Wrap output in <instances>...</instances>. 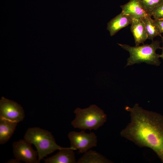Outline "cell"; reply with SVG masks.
Segmentation results:
<instances>
[{
  "label": "cell",
  "instance_id": "cell-1",
  "mask_svg": "<svg viewBox=\"0 0 163 163\" xmlns=\"http://www.w3.org/2000/svg\"><path fill=\"white\" fill-rule=\"evenodd\" d=\"M125 109L130 113V121L121 131V136L140 147L150 148L163 163V116L138 104Z\"/></svg>",
  "mask_w": 163,
  "mask_h": 163
},
{
  "label": "cell",
  "instance_id": "cell-2",
  "mask_svg": "<svg viewBox=\"0 0 163 163\" xmlns=\"http://www.w3.org/2000/svg\"><path fill=\"white\" fill-rule=\"evenodd\" d=\"M160 43L158 40H153L150 44L134 46L125 44H117L129 53L130 56L127 59L126 67L142 62L158 66L161 62L159 60L160 55L156 53V51L158 49H161L160 46Z\"/></svg>",
  "mask_w": 163,
  "mask_h": 163
},
{
  "label": "cell",
  "instance_id": "cell-3",
  "mask_svg": "<svg viewBox=\"0 0 163 163\" xmlns=\"http://www.w3.org/2000/svg\"><path fill=\"white\" fill-rule=\"evenodd\" d=\"M24 139L36 146L39 163L48 155L56 150H60L65 148L56 143L51 132L38 127L29 128L25 134Z\"/></svg>",
  "mask_w": 163,
  "mask_h": 163
},
{
  "label": "cell",
  "instance_id": "cell-4",
  "mask_svg": "<svg viewBox=\"0 0 163 163\" xmlns=\"http://www.w3.org/2000/svg\"><path fill=\"white\" fill-rule=\"evenodd\" d=\"M74 113L75 117L71 122V125L75 128L97 130L107 121L106 114L95 104L86 108L77 107Z\"/></svg>",
  "mask_w": 163,
  "mask_h": 163
},
{
  "label": "cell",
  "instance_id": "cell-5",
  "mask_svg": "<svg viewBox=\"0 0 163 163\" xmlns=\"http://www.w3.org/2000/svg\"><path fill=\"white\" fill-rule=\"evenodd\" d=\"M68 136L70 147L74 150H78L80 153H85L97 145V136L93 132L88 133L84 130L79 132L73 131L69 133Z\"/></svg>",
  "mask_w": 163,
  "mask_h": 163
},
{
  "label": "cell",
  "instance_id": "cell-6",
  "mask_svg": "<svg viewBox=\"0 0 163 163\" xmlns=\"http://www.w3.org/2000/svg\"><path fill=\"white\" fill-rule=\"evenodd\" d=\"M22 107L14 101L2 97L0 100V118L18 123L25 117Z\"/></svg>",
  "mask_w": 163,
  "mask_h": 163
},
{
  "label": "cell",
  "instance_id": "cell-7",
  "mask_svg": "<svg viewBox=\"0 0 163 163\" xmlns=\"http://www.w3.org/2000/svg\"><path fill=\"white\" fill-rule=\"evenodd\" d=\"M32 143L26 139L20 140L13 143V152L15 158L27 163H39L37 151L32 147Z\"/></svg>",
  "mask_w": 163,
  "mask_h": 163
},
{
  "label": "cell",
  "instance_id": "cell-8",
  "mask_svg": "<svg viewBox=\"0 0 163 163\" xmlns=\"http://www.w3.org/2000/svg\"><path fill=\"white\" fill-rule=\"evenodd\" d=\"M130 30L133 34L136 46L139 45L148 39L145 23L142 18L132 20L130 24Z\"/></svg>",
  "mask_w": 163,
  "mask_h": 163
},
{
  "label": "cell",
  "instance_id": "cell-9",
  "mask_svg": "<svg viewBox=\"0 0 163 163\" xmlns=\"http://www.w3.org/2000/svg\"><path fill=\"white\" fill-rule=\"evenodd\" d=\"M132 20L129 16L121 12L108 22L107 30L109 31L110 36H113L121 29L130 24Z\"/></svg>",
  "mask_w": 163,
  "mask_h": 163
},
{
  "label": "cell",
  "instance_id": "cell-10",
  "mask_svg": "<svg viewBox=\"0 0 163 163\" xmlns=\"http://www.w3.org/2000/svg\"><path fill=\"white\" fill-rule=\"evenodd\" d=\"M74 149L72 148L65 147L59 150L56 154L44 160L45 163H75Z\"/></svg>",
  "mask_w": 163,
  "mask_h": 163
},
{
  "label": "cell",
  "instance_id": "cell-11",
  "mask_svg": "<svg viewBox=\"0 0 163 163\" xmlns=\"http://www.w3.org/2000/svg\"><path fill=\"white\" fill-rule=\"evenodd\" d=\"M122 12L130 17L132 19L142 18L148 15L143 9L138 0H130L120 6Z\"/></svg>",
  "mask_w": 163,
  "mask_h": 163
},
{
  "label": "cell",
  "instance_id": "cell-12",
  "mask_svg": "<svg viewBox=\"0 0 163 163\" xmlns=\"http://www.w3.org/2000/svg\"><path fill=\"white\" fill-rule=\"evenodd\" d=\"M18 123L0 118V144L7 142L14 133Z\"/></svg>",
  "mask_w": 163,
  "mask_h": 163
},
{
  "label": "cell",
  "instance_id": "cell-13",
  "mask_svg": "<svg viewBox=\"0 0 163 163\" xmlns=\"http://www.w3.org/2000/svg\"><path fill=\"white\" fill-rule=\"evenodd\" d=\"M113 162L95 151L88 150L77 162L78 163H112Z\"/></svg>",
  "mask_w": 163,
  "mask_h": 163
},
{
  "label": "cell",
  "instance_id": "cell-14",
  "mask_svg": "<svg viewBox=\"0 0 163 163\" xmlns=\"http://www.w3.org/2000/svg\"><path fill=\"white\" fill-rule=\"evenodd\" d=\"M142 19L145 25L148 39L153 41L155 37L162 36L161 33L155 20L152 18L151 16L148 14Z\"/></svg>",
  "mask_w": 163,
  "mask_h": 163
},
{
  "label": "cell",
  "instance_id": "cell-15",
  "mask_svg": "<svg viewBox=\"0 0 163 163\" xmlns=\"http://www.w3.org/2000/svg\"><path fill=\"white\" fill-rule=\"evenodd\" d=\"M139 3L149 15L155 7L163 3V0H138Z\"/></svg>",
  "mask_w": 163,
  "mask_h": 163
},
{
  "label": "cell",
  "instance_id": "cell-16",
  "mask_svg": "<svg viewBox=\"0 0 163 163\" xmlns=\"http://www.w3.org/2000/svg\"><path fill=\"white\" fill-rule=\"evenodd\" d=\"M149 15L155 19H163V3L154 8Z\"/></svg>",
  "mask_w": 163,
  "mask_h": 163
},
{
  "label": "cell",
  "instance_id": "cell-17",
  "mask_svg": "<svg viewBox=\"0 0 163 163\" xmlns=\"http://www.w3.org/2000/svg\"><path fill=\"white\" fill-rule=\"evenodd\" d=\"M161 33H163V19H155Z\"/></svg>",
  "mask_w": 163,
  "mask_h": 163
},
{
  "label": "cell",
  "instance_id": "cell-18",
  "mask_svg": "<svg viewBox=\"0 0 163 163\" xmlns=\"http://www.w3.org/2000/svg\"><path fill=\"white\" fill-rule=\"evenodd\" d=\"M20 161L15 158V159L10 160L8 163H20Z\"/></svg>",
  "mask_w": 163,
  "mask_h": 163
},
{
  "label": "cell",
  "instance_id": "cell-19",
  "mask_svg": "<svg viewBox=\"0 0 163 163\" xmlns=\"http://www.w3.org/2000/svg\"><path fill=\"white\" fill-rule=\"evenodd\" d=\"M161 37V42L162 43L163 46L162 47H161V49L162 50V53L159 56L160 58H161L163 60V36H162Z\"/></svg>",
  "mask_w": 163,
  "mask_h": 163
}]
</instances>
